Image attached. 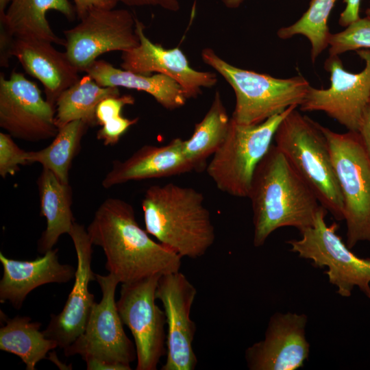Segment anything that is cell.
<instances>
[{"label":"cell","mask_w":370,"mask_h":370,"mask_svg":"<svg viewBox=\"0 0 370 370\" xmlns=\"http://www.w3.org/2000/svg\"><path fill=\"white\" fill-rule=\"evenodd\" d=\"M86 230L92 243L103 249L106 270L121 284L180 270L182 257L152 240L124 200H104Z\"/></svg>","instance_id":"6da1fadb"},{"label":"cell","mask_w":370,"mask_h":370,"mask_svg":"<svg viewBox=\"0 0 370 370\" xmlns=\"http://www.w3.org/2000/svg\"><path fill=\"white\" fill-rule=\"evenodd\" d=\"M247 197L253 210L256 247L262 246L278 228L294 227L301 232L312 226L322 206L275 145L257 165Z\"/></svg>","instance_id":"7a4b0ae2"},{"label":"cell","mask_w":370,"mask_h":370,"mask_svg":"<svg viewBox=\"0 0 370 370\" xmlns=\"http://www.w3.org/2000/svg\"><path fill=\"white\" fill-rule=\"evenodd\" d=\"M142 208L147 233L182 258L201 257L214 242L204 195L193 188L173 183L151 186Z\"/></svg>","instance_id":"3957f363"},{"label":"cell","mask_w":370,"mask_h":370,"mask_svg":"<svg viewBox=\"0 0 370 370\" xmlns=\"http://www.w3.org/2000/svg\"><path fill=\"white\" fill-rule=\"evenodd\" d=\"M275 145L336 220H343V199L321 125L293 108L275 132Z\"/></svg>","instance_id":"277c9868"},{"label":"cell","mask_w":370,"mask_h":370,"mask_svg":"<svg viewBox=\"0 0 370 370\" xmlns=\"http://www.w3.org/2000/svg\"><path fill=\"white\" fill-rule=\"evenodd\" d=\"M201 56L232 88L236 104L231 118L239 124H260L292 106L299 107L310 87L300 75L282 79L236 67L209 47Z\"/></svg>","instance_id":"5b68a950"},{"label":"cell","mask_w":370,"mask_h":370,"mask_svg":"<svg viewBox=\"0 0 370 370\" xmlns=\"http://www.w3.org/2000/svg\"><path fill=\"white\" fill-rule=\"evenodd\" d=\"M292 106L257 125H243L232 118L227 136L206 167L209 177L222 192L247 197L255 169L269 151L278 125Z\"/></svg>","instance_id":"8992f818"},{"label":"cell","mask_w":370,"mask_h":370,"mask_svg":"<svg viewBox=\"0 0 370 370\" xmlns=\"http://www.w3.org/2000/svg\"><path fill=\"white\" fill-rule=\"evenodd\" d=\"M343 199L347 246L370 243V158L357 132L337 133L321 125Z\"/></svg>","instance_id":"52a82bcc"},{"label":"cell","mask_w":370,"mask_h":370,"mask_svg":"<svg viewBox=\"0 0 370 370\" xmlns=\"http://www.w3.org/2000/svg\"><path fill=\"white\" fill-rule=\"evenodd\" d=\"M327 212L321 206L313 225L300 232L301 238L286 241L291 246L290 250L301 258L311 260L316 267H327L324 273L341 296L349 297L357 286L370 298V258L358 257L350 251L336 234L338 224L327 225Z\"/></svg>","instance_id":"ba28073f"},{"label":"cell","mask_w":370,"mask_h":370,"mask_svg":"<svg viewBox=\"0 0 370 370\" xmlns=\"http://www.w3.org/2000/svg\"><path fill=\"white\" fill-rule=\"evenodd\" d=\"M102 297L95 303L82 334L64 349L65 356L79 354L131 368L136 359V347L126 335L119 314L115 292L119 281L112 274H95Z\"/></svg>","instance_id":"9c48e42d"},{"label":"cell","mask_w":370,"mask_h":370,"mask_svg":"<svg viewBox=\"0 0 370 370\" xmlns=\"http://www.w3.org/2000/svg\"><path fill=\"white\" fill-rule=\"evenodd\" d=\"M161 275L122 284L116 307L124 325L130 330L136 352V370H156L166 354V316L156 304Z\"/></svg>","instance_id":"30bf717a"},{"label":"cell","mask_w":370,"mask_h":370,"mask_svg":"<svg viewBox=\"0 0 370 370\" xmlns=\"http://www.w3.org/2000/svg\"><path fill=\"white\" fill-rule=\"evenodd\" d=\"M356 53L365 64L357 73L345 70L339 56H329L324 68L330 73V87L318 89L310 86L299 106L300 110L323 112L348 131H358L370 100V49L357 50Z\"/></svg>","instance_id":"8fae6325"},{"label":"cell","mask_w":370,"mask_h":370,"mask_svg":"<svg viewBox=\"0 0 370 370\" xmlns=\"http://www.w3.org/2000/svg\"><path fill=\"white\" fill-rule=\"evenodd\" d=\"M136 18L125 9H96L74 27L64 31L65 53L71 62L84 71L105 53L130 50L139 45Z\"/></svg>","instance_id":"7c38bea8"},{"label":"cell","mask_w":370,"mask_h":370,"mask_svg":"<svg viewBox=\"0 0 370 370\" xmlns=\"http://www.w3.org/2000/svg\"><path fill=\"white\" fill-rule=\"evenodd\" d=\"M56 108L38 86L19 72L0 75V127L13 138L38 142L54 138Z\"/></svg>","instance_id":"4fadbf2b"},{"label":"cell","mask_w":370,"mask_h":370,"mask_svg":"<svg viewBox=\"0 0 370 370\" xmlns=\"http://www.w3.org/2000/svg\"><path fill=\"white\" fill-rule=\"evenodd\" d=\"M197 289L182 272L160 277L156 299L163 306L167 325L166 358L162 370H193L197 358L193 348L196 324L190 311Z\"/></svg>","instance_id":"5bb4252c"},{"label":"cell","mask_w":370,"mask_h":370,"mask_svg":"<svg viewBox=\"0 0 370 370\" xmlns=\"http://www.w3.org/2000/svg\"><path fill=\"white\" fill-rule=\"evenodd\" d=\"M69 235L77 255L74 284L62 310L51 314L48 325L42 330L47 338L54 341L63 349L82 334L95 303V296L88 289V284L95 280L96 274L91 267L93 244L86 229L76 222Z\"/></svg>","instance_id":"9a60e30c"},{"label":"cell","mask_w":370,"mask_h":370,"mask_svg":"<svg viewBox=\"0 0 370 370\" xmlns=\"http://www.w3.org/2000/svg\"><path fill=\"white\" fill-rule=\"evenodd\" d=\"M145 28L136 18L135 30L140 42L137 47L122 52L121 69L147 75L152 73L165 75L181 86L187 99L197 98L203 88H211L217 84L214 73L195 70L180 47L167 49L153 43L146 36Z\"/></svg>","instance_id":"2e32d148"},{"label":"cell","mask_w":370,"mask_h":370,"mask_svg":"<svg viewBox=\"0 0 370 370\" xmlns=\"http://www.w3.org/2000/svg\"><path fill=\"white\" fill-rule=\"evenodd\" d=\"M307 316L304 314L275 313L264 338L249 346L245 358L250 370H296L302 367L309 354L305 336Z\"/></svg>","instance_id":"e0dca14e"},{"label":"cell","mask_w":370,"mask_h":370,"mask_svg":"<svg viewBox=\"0 0 370 370\" xmlns=\"http://www.w3.org/2000/svg\"><path fill=\"white\" fill-rule=\"evenodd\" d=\"M58 249H52L34 260H17L0 253L3 275L0 280V301L20 309L27 295L49 283H66L75 278L76 269L59 261Z\"/></svg>","instance_id":"ac0fdd59"},{"label":"cell","mask_w":370,"mask_h":370,"mask_svg":"<svg viewBox=\"0 0 370 370\" xmlns=\"http://www.w3.org/2000/svg\"><path fill=\"white\" fill-rule=\"evenodd\" d=\"M52 44L38 38L14 37L10 53L27 73L42 83L47 101L55 107L60 94L78 80L79 71L66 53Z\"/></svg>","instance_id":"d6986e66"},{"label":"cell","mask_w":370,"mask_h":370,"mask_svg":"<svg viewBox=\"0 0 370 370\" xmlns=\"http://www.w3.org/2000/svg\"><path fill=\"white\" fill-rule=\"evenodd\" d=\"M180 138L162 146L144 145L126 160H114L101 182L105 188L130 181L178 175L193 171L183 153Z\"/></svg>","instance_id":"ffe728a7"},{"label":"cell","mask_w":370,"mask_h":370,"mask_svg":"<svg viewBox=\"0 0 370 370\" xmlns=\"http://www.w3.org/2000/svg\"><path fill=\"white\" fill-rule=\"evenodd\" d=\"M84 72L103 87H123L145 92L166 110L180 108L187 100L181 86L163 74L136 73L116 68L103 60H95Z\"/></svg>","instance_id":"44dd1931"},{"label":"cell","mask_w":370,"mask_h":370,"mask_svg":"<svg viewBox=\"0 0 370 370\" xmlns=\"http://www.w3.org/2000/svg\"><path fill=\"white\" fill-rule=\"evenodd\" d=\"M56 10L69 21L76 11L69 0H12L5 12L0 14V23L15 38H34L64 45L65 40L52 30L47 13Z\"/></svg>","instance_id":"7402d4cb"},{"label":"cell","mask_w":370,"mask_h":370,"mask_svg":"<svg viewBox=\"0 0 370 370\" xmlns=\"http://www.w3.org/2000/svg\"><path fill=\"white\" fill-rule=\"evenodd\" d=\"M40 215L46 219V228L38 242L41 254L53 249L60 237L68 234L75 222L71 210L72 189L56 175L43 169L37 180Z\"/></svg>","instance_id":"603a6c76"},{"label":"cell","mask_w":370,"mask_h":370,"mask_svg":"<svg viewBox=\"0 0 370 370\" xmlns=\"http://www.w3.org/2000/svg\"><path fill=\"white\" fill-rule=\"evenodd\" d=\"M118 87H103L86 74L63 91L55 108V123L60 128L73 121L81 120L88 126L97 125L96 110L104 99L120 95Z\"/></svg>","instance_id":"cb8c5ba5"},{"label":"cell","mask_w":370,"mask_h":370,"mask_svg":"<svg viewBox=\"0 0 370 370\" xmlns=\"http://www.w3.org/2000/svg\"><path fill=\"white\" fill-rule=\"evenodd\" d=\"M5 325L0 328V349L19 357L27 370H34L57 343L40 330L41 323L32 321L29 317H3Z\"/></svg>","instance_id":"d4e9b609"},{"label":"cell","mask_w":370,"mask_h":370,"mask_svg":"<svg viewBox=\"0 0 370 370\" xmlns=\"http://www.w3.org/2000/svg\"><path fill=\"white\" fill-rule=\"evenodd\" d=\"M230 119L220 92L217 91L209 110L202 120L195 125L190 138L183 141L184 155L194 170L204 169L206 160L223 143Z\"/></svg>","instance_id":"484cf974"},{"label":"cell","mask_w":370,"mask_h":370,"mask_svg":"<svg viewBox=\"0 0 370 370\" xmlns=\"http://www.w3.org/2000/svg\"><path fill=\"white\" fill-rule=\"evenodd\" d=\"M89 126L81 120L59 128L53 141L39 151H27L29 164L37 162L53 172L63 183L69 184V171L78 153L82 137Z\"/></svg>","instance_id":"4316f807"},{"label":"cell","mask_w":370,"mask_h":370,"mask_svg":"<svg viewBox=\"0 0 370 370\" xmlns=\"http://www.w3.org/2000/svg\"><path fill=\"white\" fill-rule=\"evenodd\" d=\"M337 0H310L308 10L293 24L282 27L277 32L281 39L297 35L306 37L310 43V58L314 63L319 55L328 47L331 34L328 18Z\"/></svg>","instance_id":"83f0119b"},{"label":"cell","mask_w":370,"mask_h":370,"mask_svg":"<svg viewBox=\"0 0 370 370\" xmlns=\"http://www.w3.org/2000/svg\"><path fill=\"white\" fill-rule=\"evenodd\" d=\"M329 56H340L349 51L370 49V18H360L329 38Z\"/></svg>","instance_id":"f1b7e54d"},{"label":"cell","mask_w":370,"mask_h":370,"mask_svg":"<svg viewBox=\"0 0 370 370\" xmlns=\"http://www.w3.org/2000/svg\"><path fill=\"white\" fill-rule=\"evenodd\" d=\"M12 138L9 134L0 133V175L3 178L15 175L20 165L29 164L27 151L21 149Z\"/></svg>","instance_id":"f546056e"},{"label":"cell","mask_w":370,"mask_h":370,"mask_svg":"<svg viewBox=\"0 0 370 370\" xmlns=\"http://www.w3.org/2000/svg\"><path fill=\"white\" fill-rule=\"evenodd\" d=\"M134 103L135 99L131 95L112 96L103 99L96 110L97 125L101 126L108 121L121 116L123 108Z\"/></svg>","instance_id":"4dcf8cb0"},{"label":"cell","mask_w":370,"mask_h":370,"mask_svg":"<svg viewBox=\"0 0 370 370\" xmlns=\"http://www.w3.org/2000/svg\"><path fill=\"white\" fill-rule=\"evenodd\" d=\"M138 121V118L130 119L122 115L112 119L101 125L97 132V138L102 140L105 145H116L125 132Z\"/></svg>","instance_id":"1f68e13d"},{"label":"cell","mask_w":370,"mask_h":370,"mask_svg":"<svg viewBox=\"0 0 370 370\" xmlns=\"http://www.w3.org/2000/svg\"><path fill=\"white\" fill-rule=\"evenodd\" d=\"M78 18L82 19L88 12L96 9H113L119 0H73Z\"/></svg>","instance_id":"d6a6232c"},{"label":"cell","mask_w":370,"mask_h":370,"mask_svg":"<svg viewBox=\"0 0 370 370\" xmlns=\"http://www.w3.org/2000/svg\"><path fill=\"white\" fill-rule=\"evenodd\" d=\"M119 1L128 6H159L171 12H177L180 8L178 0H119Z\"/></svg>","instance_id":"836d02e7"},{"label":"cell","mask_w":370,"mask_h":370,"mask_svg":"<svg viewBox=\"0 0 370 370\" xmlns=\"http://www.w3.org/2000/svg\"><path fill=\"white\" fill-rule=\"evenodd\" d=\"M5 27L1 25L0 30V65L1 67L9 66V60L11 56V47L14 40Z\"/></svg>","instance_id":"e575fe53"},{"label":"cell","mask_w":370,"mask_h":370,"mask_svg":"<svg viewBox=\"0 0 370 370\" xmlns=\"http://www.w3.org/2000/svg\"><path fill=\"white\" fill-rule=\"evenodd\" d=\"M361 0H343L346 3L345 10L341 13L338 23L341 27H347L360 18L359 8Z\"/></svg>","instance_id":"d590c367"},{"label":"cell","mask_w":370,"mask_h":370,"mask_svg":"<svg viewBox=\"0 0 370 370\" xmlns=\"http://www.w3.org/2000/svg\"><path fill=\"white\" fill-rule=\"evenodd\" d=\"M357 132L370 158V104L363 111Z\"/></svg>","instance_id":"8d00e7d4"},{"label":"cell","mask_w":370,"mask_h":370,"mask_svg":"<svg viewBox=\"0 0 370 370\" xmlns=\"http://www.w3.org/2000/svg\"><path fill=\"white\" fill-rule=\"evenodd\" d=\"M88 370H130L131 369L120 364L111 363L94 358L84 359Z\"/></svg>","instance_id":"74e56055"},{"label":"cell","mask_w":370,"mask_h":370,"mask_svg":"<svg viewBox=\"0 0 370 370\" xmlns=\"http://www.w3.org/2000/svg\"><path fill=\"white\" fill-rule=\"evenodd\" d=\"M223 4L228 9L239 8L245 0H221Z\"/></svg>","instance_id":"f35d334b"},{"label":"cell","mask_w":370,"mask_h":370,"mask_svg":"<svg viewBox=\"0 0 370 370\" xmlns=\"http://www.w3.org/2000/svg\"><path fill=\"white\" fill-rule=\"evenodd\" d=\"M12 0H0V14H3Z\"/></svg>","instance_id":"ab89813d"},{"label":"cell","mask_w":370,"mask_h":370,"mask_svg":"<svg viewBox=\"0 0 370 370\" xmlns=\"http://www.w3.org/2000/svg\"><path fill=\"white\" fill-rule=\"evenodd\" d=\"M365 14L367 17L370 18V7L366 10Z\"/></svg>","instance_id":"60d3db41"},{"label":"cell","mask_w":370,"mask_h":370,"mask_svg":"<svg viewBox=\"0 0 370 370\" xmlns=\"http://www.w3.org/2000/svg\"><path fill=\"white\" fill-rule=\"evenodd\" d=\"M369 104H370V100H369Z\"/></svg>","instance_id":"b9f144b4"}]
</instances>
